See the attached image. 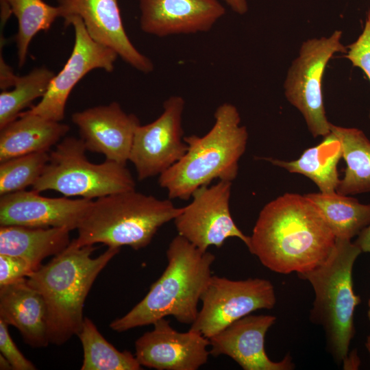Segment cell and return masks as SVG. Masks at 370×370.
<instances>
[{
    "mask_svg": "<svg viewBox=\"0 0 370 370\" xmlns=\"http://www.w3.org/2000/svg\"><path fill=\"white\" fill-rule=\"evenodd\" d=\"M336 241L335 235L306 195L286 193L262 208L247 247L271 271L299 274L322 264Z\"/></svg>",
    "mask_w": 370,
    "mask_h": 370,
    "instance_id": "cell-1",
    "label": "cell"
},
{
    "mask_svg": "<svg viewBox=\"0 0 370 370\" xmlns=\"http://www.w3.org/2000/svg\"><path fill=\"white\" fill-rule=\"evenodd\" d=\"M166 254L167 265L161 276L131 310L110 323L112 330L122 332L153 325L167 316L182 324L195 322L201 296L212 275L215 256L179 234L171 241Z\"/></svg>",
    "mask_w": 370,
    "mask_h": 370,
    "instance_id": "cell-2",
    "label": "cell"
},
{
    "mask_svg": "<svg viewBox=\"0 0 370 370\" xmlns=\"http://www.w3.org/2000/svg\"><path fill=\"white\" fill-rule=\"evenodd\" d=\"M94 245L68 247L27 278V284L42 296L47 310L50 343L62 345L81 330L86 298L99 273L119 252L108 247L97 258Z\"/></svg>",
    "mask_w": 370,
    "mask_h": 370,
    "instance_id": "cell-3",
    "label": "cell"
},
{
    "mask_svg": "<svg viewBox=\"0 0 370 370\" xmlns=\"http://www.w3.org/2000/svg\"><path fill=\"white\" fill-rule=\"evenodd\" d=\"M214 123L202 136H184L188 149L184 156L159 175L158 183L169 198L188 200L197 188L214 180L232 182L245 151L248 132L241 125L233 104L223 103L214 112Z\"/></svg>",
    "mask_w": 370,
    "mask_h": 370,
    "instance_id": "cell-4",
    "label": "cell"
},
{
    "mask_svg": "<svg viewBox=\"0 0 370 370\" xmlns=\"http://www.w3.org/2000/svg\"><path fill=\"white\" fill-rule=\"evenodd\" d=\"M170 199H159L135 189L92 201L79 225L78 246L102 243L108 247H147L157 231L182 212Z\"/></svg>",
    "mask_w": 370,
    "mask_h": 370,
    "instance_id": "cell-5",
    "label": "cell"
},
{
    "mask_svg": "<svg viewBox=\"0 0 370 370\" xmlns=\"http://www.w3.org/2000/svg\"><path fill=\"white\" fill-rule=\"evenodd\" d=\"M361 251L351 240L336 238L329 257L316 268L299 273L312 285L315 299L310 320L323 327L328 352L341 364L354 335V314L361 302L353 288L352 270Z\"/></svg>",
    "mask_w": 370,
    "mask_h": 370,
    "instance_id": "cell-6",
    "label": "cell"
},
{
    "mask_svg": "<svg viewBox=\"0 0 370 370\" xmlns=\"http://www.w3.org/2000/svg\"><path fill=\"white\" fill-rule=\"evenodd\" d=\"M86 151L80 138L65 136L49 151V161L32 189L92 200L135 189V181L126 165L106 160L92 163Z\"/></svg>",
    "mask_w": 370,
    "mask_h": 370,
    "instance_id": "cell-7",
    "label": "cell"
},
{
    "mask_svg": "<svg viewBox=\"0 0 370 370\" xmlns=\"http://www.w3.org/2000/svg\"><path fill=\"white\" fill-rule=\"evenodd\" d=\"M342 32L304 41L290 66L284 84L288 102L303 115L314 138L330 133L323 101L322 82L325 67L336 53L347 51L341 42Z\"/></svg>",
    "mask_w": 370,
    "mask_h": 370,
    "instance_id": "cell-8",
    "label": "cell"
},
{
    "mask_svg": "<svg viewBox=\"0 0 370 370\" xmlns=\"http://www.w3.org/2000/svg\"><path fill=\"white\" fill-rule=\"evenodd\" d=\"M201 301L202 307L190 330L209 338L252 312L273 308L276 297L267 280H234L212 275Z\"/></svg>",
    "mask_w": 370,
    "mask_h": 370,
    "instance_id": "cell-9",
    "label": "cell"
},
{
    "mask_svg": "<svg viewBox=\"0 0 370 370\" xmlns=\"http://www.w3.org/2000/svg\"><path fill=\"white\" fill-rule=\"evenodd\" d=\"M231 188L232 182L219 180L195 190L192 201L174 219L178 234L203 251L210 246L222 247L231 237L247 247L249 236L237 227L230 213Z\"/></svg>",
    "mask_w": 370,
    "mask_h": 370,
    "instance_id": "cell-10",
    "label": "cell"
},
{
    "mask_svg": "<svg viewBox=\"0 0 370 370\" xmlns=\"http://www.w3.org/2000/svg\"><path fill=\"white\" fill-rule=\"evenodd\" d=\"M184 106L182 97L171 96L164 102L159 117L136 127L129 161L139 180L160 175L186 153L188 145L182 125Z\"/></svg>",
    "mask_w": 370,
    "mask_h": 370,
    "instance_id": "cell-11",
    "label": "cell"
},
{
    "mask_svg": "<svg viewBox=\"0 0 370 370\" xmlns=\"http://www.w3.org/2000/svg\"><path fill=\"white\" fill-rule=\"evenodd\" d=\"M64 19V25H72L75 32L71 54L40 102L25 111L56 121L64 119L67 99L77 82L94 69L112 72L118 57L114 50L89 36L80 17L73 15Z\"/></svg>",
    "mask_w": 370,
    "mask_h": 370,
    "instance_id": "cell-12",
    "label": "cell"
},
{
    "mask_svg": "<svg viewBox=\"0 0 370 370\" xmlns=\"http://www.w3.org/2000/svg\"><path fill=\"white\" fill-rule=\"evenodd\" d=\"M135 342V356L141 366L157 370H197L208 360L210 340L189 330L180 332L165 318Z\"/></svg>",
    "mask_w": 370,
    "mask_h": 370,
    "instance_id": "cell-13",
    "label": "cell"
},
{
    "mask_svg": "<svg viewBox=\"0 0 370 370\" xmlns=\"http://www.w3.org/2000/svg\"><path fill=\"white\" fill-rule=\"evenodd\" d=\"M92 199L46 197L35 190L0 197V225L77 230Z\"/></svg>",
    "mask_w": 370,
    "mask_h": 370,
    "instance_id": "cell-14",
    "label": "cell"
},
{
    "mask_svg": "<svg viewBox=\"0 0 370 370\" xmlns=\"http://www.w3.org/2000/svg\"><path fill=\"white\" fill-rule=\"evenodd\" d=\"M87 151L103 154L106 160L126 165L134 132L140 121L117 102L88 108L72 114Z\"/></svg>",
    "mask_w": 370,
    "mask_h": 370,
    "instance_id": "cell-15",
    "label": "cell"
},
{
    "mask_svg": "<svg viewBox=\"0 0 370 370\" xmlns=\"http://www.w3.org/2000/svg\"><path fill=\"white\" fill-rule=\"evenodd\" d=\"M61 17L78 16L89 36L96 42L114 50L134 69L149 73L151 60L140 52L125 32L117 0H58Z\"/></svg>",
    "mask_w": 370,
    "mask_h": 370,
    "instance_id": "cell-16",
    "label": "cell"
},
{
    "mask_svg": "<svg viewBox=\"0 0 370 370\" xmlns=\"http://www.w3.org/2000/svg\"><path fill=\"white\" fill-rule=\"evenodd\" d=\"M275 320L271 315L248 314L241 318L209 338L210 355L227 356L244 370L293 369L289 355L274 362L265 352L264 337Z\"/></svg>",
    "mask_w": 370,
    "mask_h": 370,
    "instance_id": "cell-17",
    "label": "cell"
},
{
    "mask_svg": "<svg viewBox=\"0 0 370 370\" xmlns=\"http://www.w3.org/2000/svg\"><path fill=\"white\" fill-rule=\"evenodd\" d=\"M140 27L158 37L210 30L225 12L219 0H139Z\"/></svg>",
    "mask_w": 370,
    "mask_h": 370,
    "instance_id": "cell-18",
    "label": "cell"
},
{
    "mask_svg": "<svg viewBox=\"0 0 370 370\" xmlns=\"http://www.w3.org/2000/svg\"><path fill=\"white\" fill-rule=\"evenodd\" d=\"M0 319L15 327L32 347L50 343L45 301L26 279L0 286Z\"/></svg>",
    "mask_w": 370,
    "mask_h": 370,
    "instance_id": "cell-19",
    "label": "cell"
},
{
    "mask_svg": "<svg viewBox=\"0 0 370 370\" xmlns=\"http://www.w3.org/2000/svg\"><path fill=\"white\" fill-rule=\"evenodd\" d=\"M61 121L23 112L0 129V162L33 153L49 152L69 132Z\"/></svg>",
    "mask_w": 370,
    "mask_h": 370,
    "instance_id": "cell-20",
    "label": "cell"
},
{
    "mask_svg": "<svg viewBox=\"0 0 370 370\" xmlns=\"http://www.w3.org/2000/svg\"><path fill=\"white\" fill-rule=\"evenodd\" d=\"M70 232L64 227L1 226L0 254L23 258L34 271L46 258L54 256L68 247L71 241Z\"/></svg>",
    "mask_w": 370,
    "mask_h": 370,
    "instance_id": "cell-21",
    "label": "cell"
},
{
    "mask_svg": "<svg viewBox=\"0 0 370 370\" xmlns=\"http://www.w3.org/2000/svg\"><path fill=\"white\" fill-rule=\"evenodd\" d=\"M342 157L341 143L330 132L317 145L304 150L296 160L263 159L289 173L306 176L316 184L319 192L330 193L336 192L339 182L337 166Z\"/></svg>",
    "mask_w": 370,
    "mask_h": 370,
    "instance_id": "cell-22",
    "label": "cell"
},
{
    "mask_svg": "<svg viewBox=\"0 0 370 370\" xmlns=\"http://www.w3.org/2000/svg\"><path fill=\"white\" fill-rule=\"evenodd\" d=\"M330 127L341 143L342 158L346 163L343 177L339 180L336 191L343 195L370 192V140L358 128L332 123Z\"/></svg>",
    "mask_w": 370,
    "mask_h": 370,
    "instance_id": "cell-23",
    "label": "cell"
},
{
    "mask_svg": "<svg viewBox=\"0 0 370 370\" xmlns=\"http://www.w3.org/2000/svg\"><path fill=\"white\" fill-rule=\"evenodd\" d=\"M316 206L336 238L351 240L370 223V204L338 193L305 195Z\"/></svg>",
    "mask_w": 370,
    "mask_h": 370,
    "instance_id": "cell-24",
    "label": "cell"
},
{
    "mask_svg": "<svg viewBox=\"0 0 370 370\" xmlns=\"http://www.w3.org/2000/svg\"><path fill=\"white\" fill-rule=\"evenodd\" d=\"M18 21V32L15 36L18 66L26 62L28 48L33 38L40 31H47L55 20L61 17L58 5L53 6L42 0H1Z\"/></svg>",
    "mask_w": 370,
    "mask_h": 370,
    "instance_id": "cell-25",
    "label": "cell"
},
{
    "mask_svg": "<svg viewBox=\"0 0 370 370\" xmlns=\"http://www.w3.org/2000/svg\"><path fill=\"white\" fill-rule=\"evenodd\" d=\"M78 336L83 347L81 370H140L143 368L135 355L119 351L99 332L94 323L85 317Z\"/></svg>",
    "mask_w": 370,
    "mask_h": 370,
    "instance_id": "cell-26",
    "label": "cell"
},
{
    "mask_svg": "<svg viewBox=\"0 0 370 370\" xmlns=\"http://www.w3.org/2000/svg\"><path fill=\"white\" fill-rule=\"evenodd\" d=\"M53 71L45 66L35 68L23 76H18L14 88L0 94V129L16 119L23 110L47 92Z\"/></svg>",
    "mask_w": 370,
    "mask_h": 370,
    "instance_id": "cell-27",
    "label": "cell"
},
{
    "mask_svg": "<svg viewBox=\"0 0 370 370\" xmlns=\"http://www.w3.org/2000/svg\"><path fill=\"white\" fill-rule=\"evenodd\" d=\"M49 152L23 155L0 162V195L25 190L41 176Z\"/></svg>",
    "mask_w": 370,
    "mask_h": 370,
    "instance_id": "cell-28",
    "label": "cell"
},
{
    "mask_svg": "<svg viewBox=\"0 0 370 370\" xmlns=\"http://www.w3.org/2000/svg\"><path fill=\"white\" fill-rule=\"evenodd\" d=\"M345 58L354 66L361 69L370 82V12H367L362 32L347 47ZM370 119V112L369 114Z\"/></svg>",
    "mask_w": 370,
    "mask_h": 370,
    "instance_id": "cell-29",
    "label": "cell"
},
{
    "mask_svg": "<svg viewBox=\"0 0 370 370\" xmlns=\"http://www.w3.org/2000/svg\"><path fill=\"white\" fill-rule=\"evenodd\" d=\"M34 271L24 259L0 254V286L26 279Z\"/></svg>",
    "mask_w": 370,
    "mask_h": 370,
    "instance_id": "cell-30",
    "label": "cell"
},
{
    "mask_svg": "<svg viewBox=\"0 0 370 370\" xmlns=\"http://www.w3.org/2000/svg\"><path fill=\"white\" fill-rule=\"evenodd\" d=\"M8 325L0 319V351L14 370H34L35 365L27 360L18 349L11 338Z\"/></svg>",
    "mask_w": 370,
    "mask_h": 370,
    "instance_id": "cell-31",
    "label": "cell"
},
{
    "mask_svg": "<svg viewBox=\"0 0 370 370\" xmlns=\"http://www.w3.org/2000/svg\"><path fill=\"white\" fill-rule=\"evenodd\" d=\"M354 243L361 252L370 253V223L358 234Z\"/></svg>",
    "mask_w": 370,
    "mask_h": 370,
    "instance_id": "cell-32",
    "label": "cell"
},
{
    "mask_svg": "<svg viewBox=\"0 0 370 370\" xmlns=\"http://www.w3.org/2000/svg\"><path fill=\"white\" fill-rule=\"evenodd\" d=\"M238 14H245L248 10L247 0H221Z\"/></svg>",
    "mask_w": 370,
    "mask_h": 370,
    "instance_id": "cell-33",
    "label": "cell"
},
{
    "mask_svg": "<svg viewBox=\"0 0 370 370\" xmlns=\"http://www.w3.org/2000/svg\"><path fill=\"white\" fill-rule=\"evenodd\" d=\"M343 362L344 363V369H358L360 364L359 359L354 352L352 353L349 356H347Z\"/></svg>",
    "mask_w": 370,
    "mask_h": 370,
    "instance_id": "cell-34",
    "label": "cell"
},
{
    "mask_svg": "<svg viewBox=\"0 0 370 370\" xmlns=\"http://www.w3.org/2000/svg\"><path fill=\"white\" fill-rule=\"evenodd\" d=\"M0 369L1 370L12 369V365L10 363V362L1 354L0 355Z\"/></svg>",
    "mask_w": 370,
    "mask_h": 370,
    "instance_id": "cell-35",
    "label": "cell"
},
{
    "mask_svg": "<svg viewBox=\"0 0 370 370\" xmlns=\"http://www.w3.org/2000/svg\"><path fill=\"white\" fill-rule=\"evenodd\" d=\"M365 345H366V347H367L369 354H370V335H369L367 336V342H366Z\"/></svg>",
    "mask_w": 370,
    "mask_h": 370,
    "instance_id": "cell-36",
    "label": "cell"
},
{
    "mask_svg": "<svg viewBox=\"0 0 370 370\" xmlns=\"http://www.w3.org/2000/svg\"><path fill=\"white\" fill-rule=\"evenodd\" d=\"M368 306H369V310H368V312H367V316H368V318H369V319L370 321V299L369 300Z\"/></svg>",
    "mask_w": 370,
    "mask_h": 370,
    "instance_id": "cell-37",
    "label": "cell"
}]
</instances>
